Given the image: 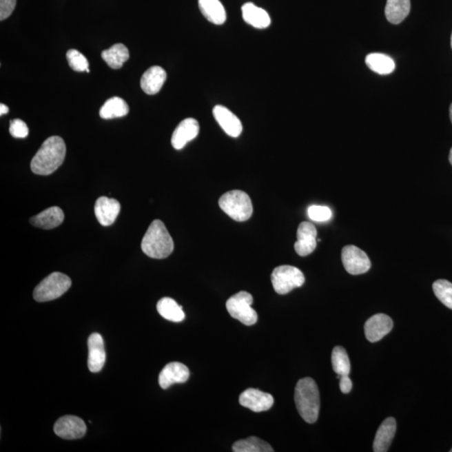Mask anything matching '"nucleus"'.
I'll list each match as a JSON object with an SVG mask.
<instances>
[{"mask_svg": "<svg viewBox=\"0 0 452 452\" xmlns=\"http://www.w3.org/2000/svg\"><path fill=\"white\" fill-rule=\"evenodd\" d=\"M66 147L64 140L53 136L43 143L41 149L31 161L30 167L34 174L49 175L59 169L65 161Z\"/></svg>", "mask_w": 452, "mask_h": 452, "instance_id": "obj_1", "label": "nucleus"}, {"mask_svg": "<svg viewBox=\"0 0 452 452\" xmlns=\"http://www.w3.org/2000/svg\"><path fill=\"white\" fill-rule=\"evenodd\" d=\"M294 399L302 418L309 424L317 422L320 411V395L317 384L311 378H303L298 382Z\"/></svg>", "mask_w": 452, "mask_h": 452, "instance_id": "obj_2", "label": "nucleus"}, {"mask_svg": "<svg viewBox=\"0 0 452 452\" xmlns=\"http://www.w3.org/2000/svg\"><path fill=\"white\" fill-rule=\"evenodd\" d=\"M142 251L154 259H163L174 251L172 237L161 220L152 222L142 240Z\"/></svg>", "mask_w": 452, "mask_h": 452, "instance_id": "obj_3", "label": "nucleus"}, {"mask_svg": "<svg viewBox=\"0 0 452 452\" xmlns=\"http://www.w3.org/2000/svg\"><path fill=\"white\" fill-rule=\"evenodd\" d=\"M220 207L234 220H248L253 214L250 196L244 191L232 190L225 193L219 200Z\"/></svg>", "mask_w": 452, "mask_h": 452, "instance_id": "obj_4", "label": "nucleus"}, {"mask_svg": "<svg viewBox=\"0 0 452 452\" xmlns=\"http://www.w3.org/2000/svg\"><path fill=\"white\" fill-rule=\"evenodd\" d=\"M72 287V280L61 272H53L34 288V298L39 302L52 301L64 295Z\"/></svg>", "mask_w": 452, "mask_h": 452, "instance_id": "obj_5", "label": "nucleus"}, {"mask_svg": "<svg viewBox=\"0 0 452 452\" xmlns=\"http://www.w3.org/2000/svg\"><path fill=\"white\" fill-rule=\"evenodd\" d=\"M253 297L247 291H240L232 296L226 302V309L233 318L247 326L254 325L258 319L256 311L252 309Z\"/></svg>", "mask_w": 452, "mask_h": 452, "instance_id": "obj_6", "label": "nucleus"}, {"mask_svg": "<svg viewBox=\"0 0 452 452\" xmlns=\"http://www.w3.org/2000/svg\"><path fill=\"white\" fill-rule=\"evenodd\" d=\"M305 282L301 270L292 266H280L276 267L271 274V283L276 294L285 295L290 291L302 287Z\"/></svg>", "mask_w": 452, "mask_h": 452, "instance_id": "obj_7", "label": "nucleus"}, {"mask_svg": "<svg viewBox=\"0 0 452 452\" xmlns=\"http://www.w3.org/2000/svg\"><path fill=\"white\" fill-rule=\"evenodd\" d=\"M342 262L345 270L351 275H361L371 267L369 256L356 245H346L342 251Z\"/></svg>", "mask_w": 452, "mask_h": 452, "instance_id": "obj_8", "label": "nucleus"}, {"mask_svg": "<svg viewBox=\"0 0 452 452\" xmlns=\"http://www.w3.org/2000/svg\"><path fill=\"white\" fill-rule=\"evenodd\" d=\"M54 431L59 438L65 440H76L84 438L87 426L83 419L74 415L61 417L54 424Z\"/></svg>", "mask_w": 452, "mask_h": 452, "instance_id": "obj_9", "label": "nucleus"}, {"mask_svg": "<svg viewBox=\"0 0 452 452\" xmlns=\"http://www.w3.org/2000/svg\"><path fill=\"white\" fill-rule=\"evenodd\" d=\"M239 402L243 407L254 412L270 410L274 404V396L256 389H248L240 395Z\"/></svg>", "mask_w": 452, "mask_h": 452, "instance_id": "obj_10", "label": "nucleus"}, {"mask_svg": "<svg viewBox=\"0 0 452 452\" xmlns=\"http://www.w3.org/2000/svg\"><path fill=\"white\" fill-rule=\"evenodd\" d=\"M393 326L392 319L388 315L384 314L373 315L365 322V337L371 342L380 341L385 335L391 332Z\"/></svg>", "mask_w": 452, "mask_h": 452, "instance_id": "obj_11", "label": "nucleus"}, {"mask_svg": "<svg viewBox=\"0 0 452 452\" xmlns=\"http://www.w3.org/2000/svg\"><path fill=\"white\" fill-rule=\"evenodd\" d=\"M298 240L294 245L299 256H307L313 253L317 247V229L310 222H302L297 232Z\"/></svg>", "mask_w": 452, "mask_h": 452, "instance_id": "obj_12", "label": "nucleus"}, {"mask_svg": "<svg viewBox=\"0 0 452 452\" xmlns=\"http://www.w3.org/2000/svg\"><path fill=\"white\" fill-rule=\"evenodd\" d=\"M200 132V124L194 119H186L178 124L171 138V143L175 150L184 149L186 144L192 141Z\"/></svg>", "mask_w": 452, "mask_h": 452, "instance_id": "obj_13", "label": "nucleus"}, {"mask_svg": "<svg viewBox=\"0 0 452 452\" xmlns=\"http://www.w3.org/2000/svg\"><path fill=\"white\" fill-rule=\"evenodd\" d=\"M189 378V370L187 366L178 362L167 364L158 377L161 387L166 389L174 384L185 383Z\"/></svg>", "mask_w": 452, "mask_h": 452, "instance_id": "obj_14", "label": "nucleus"}, {"mask_svg": "<svg viewBox=\"0 0 452 452\" xmlns=\"http://www.w3.org/2000/svg\"><path fill=\"white\" fill-rule=\"evenodd\" d=\"M88 369L92 373L100 372L106 362L104 341L99 333H92L88 338Z\"/></svg>", "mask_w": 452, "mask_h": 452, "instance_id": "obj_15", "label": "nucleus"}, {"mask_svg": "<svg viewBox=\"0 0 452 452\" xmlns=\"http://www.w3.org/2000/svg\"><path fill=\"white\" fill-rule=\"evenodd\" d=\"M213 115L226 134L229 137L237 138L243 132V124L234 113L220 105L213 109Z\"/></svg>", "mask_w": 452, "mask_h": 452, "instance_id": "obj_16", "label": "nucleus"}, {"mask_svg": "<svg viewBox=\"0 0 452 452\" xmlns=\"http://www.w3.org/2000/svg\"><path fill=\"white\" fill-rule=\"evenodd\" d=\"M120 209V203L115 198L103 196L96 201L95 214L101 225L109 226L114 223Z\"/></svg>", "mask_w": 452, "mask_h": 452, "instance_id": "obj_17", "label": "nucleus"}, {"mask_svg": "<svg viewBox=\"0 0 452 452\" xmlns=\"http://www.w3.org/2000/svg\"><path fill=\"white\" fill-rule=\"evenodd\" d=\"M396 432V420L393 417L385 419L380 424L373 440V450L375 452H387L391 446Z\"/></svg>", "mask_w": 452, "mask_h": 452, "instance_id": "obj_18", "label": "nucleus"}, {"mask_svg": "<svg viewBox=\"0 0 452 452\" xmlns=\"http://www.w3.org/2000/svg\"><path fill=\"white\" fill-rule=\"evenodd\" d=\"M167 74L161 66H153L147 70L141 78L143 91L149 95L157 94L165 83Z\"/></svg>", "mask_w": 452, "mask_h": 452, "instance_id": "obj_19", "label": "nucleus"}, {"mask_svg": "<svg viewBox=\"0 0 452 452\" xmlns=\"http://www.w3.org/2000/svg\"><path fill=\"white\" fill-rule=\"evenodd\" d=\"M243 17L248 25L256 29H266L271 25L270 15L262 8L252 3H247L241 8Z\"/></svg>", "mask_w": 452, "mask_h": 452, "instance_id": "obj_20", "label": "nucleus"}, {"mask_svg": "<svg viewBox=\"0 0 452 452\" xmlns=\"http://www.w3.org/2000/svg\"><path fill=\"white\" fill-rule=\"evenodd\" d=\"M64 219L65 214L62 209L54 206L31 218L30 223L38 228L52 229L61 225Z\"/></svg>", "mask_w": 452, "mask_h": 452, "instance_id": "obj_21", "label": "nucleus"}, {"mask_svg": "<svg viewBox=\"0 0 452 452\" xmlns=\"http://www.w3.org/2000/svg\"><path fill=\"white\" fill-rule=\"evenodd\" d=\"M198 7L212 24L220 25L226 21V11L220 0H198Z\"/></svg>", "mask_w": 452, "mask_h": 452, "instance_id": "obj_22", "label": "nucleus"}, {"mask_svg": "<svg viewBox=\"0 0 452 452\" xmlns=\"http://www.w3.org/2000/svg\"><path fill=\"white\" fill-rule=\"evenodd\" d=\"M411 11V0H387L385 17L391 24L398 25L408 17Z\"/></svg>", "mask_w": 452, "mask_h": 452, "instance_id": "obj_23", "label": "nucleus"}, {"mask_svg": "<svg viewBox=\"0 0 452 452\" xmlns=\"http://www.w3.org/2000/svg\"><path fill=\"white\" fill-rule=\"evenodd\" d=\"M365 62L370 70L380 75H389L395 69V63L392 58L382 53L368 54L366 56Z\"/></svg>", "mask_w": 452, "mask_h": 452, "instance_id": "obj_24", "label": "nucleus"}, {"mask_svg": "<svg viewBox=\"0 0 452 452\" xmlns=\"http://www.w3.org/2000/svg\"><path fill=\"white\" fill-rule=\"evenodd\" d=\"M101 57L111 68L119 70L130 59V52L125 45L119 43L103 50Z\"/></svg>", "mask_w": 452, "mask_h": 452, "instance_id": "obj_25", "label": "nucleus"}, {"mask_svg": "<svg viewBox=\"0 0 452 452\" xmlns=\"http://www.w3.org/2000/svg\"><path fill=\"white\" fill-rule=\"evenodd\" d=\"M157 310L158 314L167 320L179 322L185 320V314L183 307L170 298H163L158 302Z\"/></svg>", "mask_w": 452, "mask_h": 452, "instance_id": "obj_26", "label": "nucleus"}, {"mask_svg": "<svg viewBox=\"0 0 452 452\" xmlns=\"http://www.w3.org/2000/svg\"><path fill=\"white\" fill-rule=\"evenodd\" d=\"M130 112V107L126 101L119 96L108 99L100 109L101 119H113L125 116Z\"/></svg>", "mask_w": 452, "mask_h": 452, "instance_id": "obj_27", "label": "nucleus"}, {"mask_svg": "<svg viewBox=\"0 0 452 452\" xmlns=\"http://www.w3.org/2000/svg\"><path fill=\"white\" fill-rule=\"evenodd\" d=\"M233 451L235 452H274L270 444L265 440L251 436L245 440H240L235 442L232 446Z\"/></svg>", "mask_w": 452, "mask_h": 452, "instance_id": "obj_28", "label": "nucleus"}, {"mask_svg": "<svg viewBox=\"0 0 452 452\" xmlns=\"http://www.w3.org/2000/svg\"><path fill=\"white\" fill-rule=\"evenodd\" d=\"M332 364L333 371L338 376H349L350 373L349 358L345 349L341 346L335 347L332 353Z\"/></svg>", "mask_w": 452, "mask_h": 452, "instance_id": "obj_29", "label": "nucleus"}, {"mask_svg": "<svg viewBox=\"0 0 452 452\" xmlns=\"http://www.w3.org/2000/svg\"><path fill=\"white\" fill-rule=\"evenodd\" d=\"M433 291L436 298L452 310V283L446 280H438L433 283Z\"/></svg>", "mask_w": 452, "mask_h": 452, "instance_id": "obj_30", "label": "nucleus"}, {"mask_svg": "<svg viewBox=\"0 0 452 452\" xmlns=\"http://www.w3.org/2000/svg\"><path fill=\"white\" fill-rule=\"evenodd\" d=\"M66 59L68 61L70 68L75 72H83L89 68L87 58L76 50H68L66 53Z\"/></svg>", "mask_w": 452, "mask_h": 452, "instance_id": "obj_31", "label": "nucleus"}, {"mask_svg": "<svg viewBox=\"0 0 452 452\" xmlns=\"http://www.w3.org/2000/svg\"><path fill=\"white\" fill-rule=\"evenodd\" d=\"M307 214L311 220L318 222L329 220L333 216L332 210L322 205H311L307 209Z\"/></svg>", "mask_w": 452, "mask_h": 452, "instance_id": "obj_32", "label": "nucleus"}, {"mask_svg": "<svg viewBox=\"0 0 452 452\" xmlns=\"http://www.w3.org/2000/svg\"><path fill=\"white\" fill-rule=\"evenodd\" d=\"M10 132L15 138H25L29 135V128L24 121L14 119L10 122Z\"/></svg>", "mask_w": 452, "mask_h": 452, "instance_id": "obj_33", "label": "nucleus"}, {"mask_svg": "<svg viewBox=\"0 0 452 452\" xmlns=\"http://www.w3.org/2000/svg\"><path fill=\"white\" fill-rule=\"evenodd\" d=\"M17 0H0V19L3 21L12 14Z\"/></svg>", "mask_w": 452, "mask_h": 452, "instance_id": "obj_34", "label": "nucleus"}, {"mask_svg": "<svg viewBox=\"0 0 452 452\" xmlns=\"http://www.w3.org/2000/svg\"><path fill=\"white\" fill-rule=\"evenodd\" d=\"M338 378L340 380L339 387H340L342 393H349L351 391L353 383L349 376H338Z\"/></svg>", "mask_w": 452, "mask_h": 452, "instance_id": "obj_35", "label": "nucleus"}, {"mask_svg": "<svg viewBox=\"0 0 452 452\" xmlns=\"http://www.w3.org/2000/svg\"><path fill=\"white\" fill-rule=\"evenodd\" d=\"M8 112H9V107L5 104L0 105V115L7 114Z\"/></svg>", "mask_w": 452, "mask_h": 452, "instance_id": "obj_36", "label": "nucleus"}, {"mask_svg": "<svg viewBox=\"0 0 452 452\" xmlns=\"http://www.w3.org/2000/svg\"><path fill=\"white\" fill-rule=\"evenodd\" d=\"M449 161H450L451 165H452V147H451V152H450Z\"/></svg>", "mask_w": 452, "mask_h": 452, "instance_id": "obj_37", "label": "nucleus"}, {"mask_svg": "<svg viewBox=\"0 0 452 452\" xmlns=\"http://www.w3.org/2000/svg\"><path fill=\"white\" fill-rule=\"evenodd\" d=\"M450 118H451V123H452V103H451V107H450Z\"/></svg>", "mask_w": 452, "mask_h": 452, "instance_id": "obj_38", "label": "nucleus"}, {"mask_svg": "<svg viewBox=\"0 0 452 452\" xmlns=\"http://www.w3.org/2000/svg\"><path fill=\"white\" fill-rule=\"evenodd\" d=\"M451 48H452V34H451Z\"/></svg>", "mask_w": 452, "mask_h": 452, "instance_id": "obj_39", "label": "nucleus"}, {"mask_svg": "<svg viewBox=\"0 0 452 452\" xmlns=\"http://www.w3.org/2000/svg\"><path fill=\"white\" fill-rule=\"evenodd\" d=\"M450 451L452 452V449Z\"/></svg>", "mask_w": 452, "mask_h": 452, "instance_id": "obj_40", "label": "nucleus"}]
</instances>
